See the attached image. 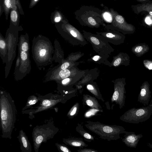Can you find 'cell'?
I'll list each match as a JSON object with an SVG mask.
<instances>
[{
    "label": "cell",
    "mask_w": 152,
    "mask_h": 152,
    "mask_svg": "<svg viewBox=\"0 0 152 152\" xmlns=\"http://www.w3.org/2000/svg\"><path fill=\"white\" fill-rule=\"evenodd\" d=\"M70 81V79L69 78H66L63 80L62 81V83L64 85H65L68 83Z\"/></svg>",
    "instance_id": "cell-34"
},
{
    "label": "cell",
    "mask_w": 152,
    "mask_h": 152,
    "mask_svg": "<svg viewBox=\"0 0 152 152\" xmlns=\"http://www.w3.org/2000/svg\"><path fill=\"white\" fill-rule=\"evenodd\" d=\"M77 151L78 152H98V151L94 149L86 148H80Z\"/></svg>",
    "instance_id": "cell-26"
},
{
    "label": "cell",
    "mask_w": 152,
    "mask_h": 152,
    "mask_svg": "<svg viewBox=\"0 0 152 152\" xmlns=\"http://www.w3.org/2000/svg\"><path fill=\"white\" fill-rule=\"evenodd\" d=\"M106 36L109 38H112L115 36V35L111 32H107L105 34Z\"/></svg>",
    "instance_id": "cell-32"
},
{
    "label": "cell",
    "mask_w": 152,
    "mask_h": 152,
    "mask_svg": "<svg viewBox=\"0 0 152 152\" xmlns=\"http://www.w3.org/2000/svg\"><path fill=\"white\" fill-rule=\"evenodd\" d=\"M53 122H50L34 128L32 135L34 148L35 152H38L39 148L43 142L52 138L58 131Z\"/></svg>",
    "instance_id": "cell-4"
},
{
    "label": "cell",
    "mask_w": 152,
    "mask_h": 152,
    "mask_svg": "<svg viewBox=\"0 0 152 152\" xmlns=\"http://www.w3.org/2000/svg\"><path fill=\"white\" fill-rule=\"evenodd\" d=\"M122 141L128 147L135 148L140 139L143 137L142 134H136L134 132L125 131Z\"/></svg>",
    "instance_id": "cell-9"
},
{
    "label": "cell",
    "mask_w": 152,
    "mask_h": 152,
    "mask_svg": "<svg viewBox=\"0 0 152 152\" xmlns=\"http://www.w3.org/2000/svg\"><path fill=\"white\" fill-rule=\"evenodd\" d=\"M79 109V104L76 103L72 107L67 114V116L70 118H72L77 114Z\"/></svg>",
    "instance_id": "cell-18"
},
{
    "label": "cell",
    "mask_w": 152,
    "mask_h": 152,
    "mask_svg": "<svg viewBox=\"0 0 152 152\" xmlns=\"http://www.w3.org/2000/svg\"><path fill=\"white\" fill-rule=\"evenodd\" d=\"M46 53V50L44 49L41 50L39 52V55L41 57H43L45 56Z\"/></svg>",
    "instance_id": "cell-31"
},
{
    "label": "cell",
    "mask_w": 152,
    "mask_h": 152,
    "mask_svg": "<svg viewBox=\"0 0 152 152\" xmlns=\"http://www.w3.org/2000/svg\"><path fill=\"white\" fill-rule=\"evenodd\" d=\"M20 144V149L22 152H31V144L25 133L23 130H21L17 137Z\"/></svg>",
    "instance_id": "cell-11"
},
{
    "label": "cell",
    "mask_w": 152,
    "mask_h": 152,
    "mask_svg": "<svg viewBox=\"0 0 152 152\" xmlns=\"http://www.w3.org/2000/svg\"><path fill=\"white\" fill-rule=\"evenodd\" d=\"M10 19L13 22H17L18 19V15L17 11L15 10H12L10 13Z\"/></svg>",
    "instance_id": "cell-21"
},
{
    "label": "cell",
    "mask_w": 152,
    "mask_h": 152,
    "mask_svg": "<svg viewBox=\"0 0 152 152\" xmlns=\"http://www.w3.org/2000/svg\"><path fill=\"white\" fill-rule=\"evenodd\" d=\"M82 102L84 105H87L92 108L103 111L102 106L95 96H92L88 94H83Z\"/></svg>",
    "instance_id": "cell-13"
},
{
    "label": "cell",
    "mask_w": 152,
    "mask_h": 152,
    "mask_svg": "<svg viewBox=\"0 0 152 152\" xmlns=\"http://www.w3.org/2000/svg\"><path fill=\"white\" fill-rule=\"evenodd\" d=\"M69 64L68 62H65L61 66V69H66L69 66Z\"/></svg>",
    "instance_id": "cell-30"
},
{
    "label": "cell",
    "mask_w": 152,
    "mask_h": 152,
    "mask_svg": "<svg viewBox=\"0 0 152 152\" xmlns=\"http://www.w3.org/2000/svg\"><path fill=\"white\" fill-rule=\"evenodd\" d=\"M131 8L133 12L136 14L143 12H147L152 17V2L151 1L145 3H142L135 5L131 6Z\"/></svg>",
    "instance_id": "cell-10"
},
{
    "label": "cell",
    "mask_w": 152,
    "mask_h": 152,
    "mask_svg": "<svg viewBox=\"0 0 152 152\" xmlns=\"http://www.w3.org/2000/svg\"><path fill=\"white\" fill-rule=\"evenodd\" d=\"M99 111L101 112L102 111L97 109L92 108V109L89 110L85 113V117L86 118L89 117L91 116L95 115L96 113Z\"/></svg>",
    "instance_id": "cell-23"
},
{
    "label": "cell",
    "mask_w": 152,
    "mask_h": 152,
    "mask_svg": "<svg viewBox=\"0 0 152 152\" xmlns=\"http://www.w3.org/2000/svg\"><path fill=\"white\" fill-rule=\"evenodd\" d=\"M143 63L145 67L149 70H152V60L148 59H144Z\"/></svg>",
    "instance_id": "cell-24"
},
{
    "label": "cell",
    "mask_w": 152,
    "mask_h": 152,
    "mask_svg": "<svg viewBox=\"0 0 152 152\" xmlns=\"http://www.w3.org/2000/svg\"><path fill=\"white\" fill-rule=\"evenodd\" d=\"M136 1L141 3H145L148 2L150 1H151V0H136Z\"/></svg>",
    "instance_id": "cell-36"
},
{
    "label": "cell",
    "mask_w": 152,
    "mask_h": 152,
    "mask_svg": "<svg viewBox=\"0 0 152 152\" xmlns=\"http://www.w3.org/2000/svg\"><path fill=\"white\" fill-rule=\"evenodd\" d=\"M63 99V98L59 96L55 99H45L42 101L40 104V106L38 107V109L34 112V113L50 108L60 102Z\"/></svg>",
    "instance_id": "cell-14"
},
{
    "label": "cell",
    "mask_w": 152,
    "mask_h": 152,
    "mask_svg": "<svg viewBox=\"0 0 152 152\" xmlns=\"http://www.w3.org/2000/svg\"><path fill=\"white\" fill-rule=\"evenodd\" d=\"M5 46V43L2 40H1L0 41V47L1 48L3 49L4 48Z\"/></svg>",
    "instance_id": "cell-33"
},
{
    "label": "cell",
    "mask_w": 152,
    "mask_h": 152,
    "mask_svg": "<svg viewBox=\"0 0 152 152\" xmlns=\"http://www.w3.org/2000/svg\"><path fill=\"white\" fill-rule=\"evenodd\" d=\"M0 107L2 136L11 139L16 119V110L14 102L9 94L1 93Z\"/></svg>",
    "instance_id": "cell-1"
},
{
    "label": "cell",
    "mask_w": 152,
    "mask_h": 152,
    "mask_svg": "<svg viewBox=\"0 0 152 152\" xmlns=\"http://www.w3.org/2000/svg\"><path fill=\"white\" fill-rule=\"evenodd\" d=\"M39 0H34V1L35 2H37Z\"/></svg>",
    "instance_id": "cell-39"
},
{
    "label": "cell",
    "mask_w": 152,
    "mask_h": 152,
    "mask_svg": "<svg viewBox=\"0 0 152 152\" xmlns=\"http://www.w3.org/2000/svg\"><path fill=\"white\" fill-rule=\"evenodd\" d=\"M38 98L35 96H30L28 100L24 109L29 108L32 105L35 104L38 101Z\"/></svg>",
    "instance_id": "cell-19"
},
{
    "label": "cell",
    "mask_w": 152,
    "mask_h": 152,
    "mask_svg": "<svg viewBox=\"0 0 152 152\" xmlns=\"http://www.w3.org/2000/svg\"><path fill=\"white\" fill-rule=\"evenodd\" d=\"M126 84L125 79H123L116 84L114 92L111 98V102H115L118 104L120 109L123 108L125 105L126 94L125 86Z\"/></svg>",
    "instance_id": "cell-7"
},
{
    "label": "cell",
    "mask_w": 152,
    "mask_h": 152,
    "mask_svg": "<svg viewBox=\"0 0 152 152\" xmlns=\"http://www.w3.org/2000/svg\"><path fill=\"white\" fill-rule=\"evenodd\" d=\"M150 49L148 45L144 43H140L133 46L132 51L137 56L140 57L148 52Z\"/></svg>",
    "instance_id": "cell-15"
},
{
    "label": "cell",
    "mask_w": 152,
    "mask_h": 152,
    "mask_svg": "<svg viewBox=\"0 0 152 152\" xmlns=\"http://www.w3.org/2000/svg\"><path fill=\"white\" fill-rule=\"evenodd\" d=\"M151 104H152V101H151Z\"/></svg>",
    "instance_id": "cell-40"
},
{
    "label": "cell",
    "mask_w": 152,
    "mask_h": 152,
    "mask_svg": "<svg viewBox=\"0 0 152 152\" xmlns=\"http://www.w3.org/2000/svg\"><path fill=\"white\" fill-rule=\"evenodd\" d=\"M74 14L75 18L83 26L96 27L104 24L102 11L92 6H83Z\"/></svg>",
    "instance_id": "cell-3"
},
{
    "label": "cell",
    "mask_w": 152,
    "mask_h": 152,
    "mask_svg": "<svg viewBox=\"0 0 152 152\" xmlns=\"http://www.w3.org/2000/svg\"><path fill=\"white\" fill-rule=\"evenodd\" d=\"M63 142L66 145L73 147H77L80 148L88 147V145L84 141L83 138L72 137L64 138Z\"/></svg>",
    "instance_id": "cell-12"
},
{
    "label": "cell",
    "mask_w": 152,
    "mask_h": 152,
    "mask_svg": "<svg viewBox=\"0 0 152 152\" xmlns=\"http://www.w3.org/2000/svg\"><path fill=\"white\" fill-rule=\"evenodd\" d=\"M110 12L112 16V21L109 26H113L125 34H132L135 31V27L128 23L124 17L113 9L110 8Z\"/></svg>",
    "instance_id": "cell-6"
},
{
    "label": "cell",
    "mask_w": 152,
    "mask_h": 152,
    "mask_svg": "<svg viewBox=\"0 0 152 152\" xmlns=\"http://www.w3.org/2000/svg\"><path fill=\"white\" fill-rule=\"evenodd\" d=\"M56 145L60 151L63 152H71L72 151L66 145L60 144L58 143H56Z\"/></svg>",
    "instance_id": "cell-20"
},
{
    "label": "cell",
    "mask_w": 152,
    "mask_h": 152,
    "mask_svg": "<svg viewBox=\"0 0 152 152\" xmlns=\"http://www.w3.org/2000/svg\"><path fill=\"white\" fill-rule=\"evenodd\" d=\"M99 56H96L93 58V59L95 61H97L99 59Z\"/></svg>",
    "instance_id": "cell-37"
},
{
    "label": "cell",
    "mask_w": 152,
    "mask_h": 152,
    "mask_svg": "<svg viewBox=\"0 0 152 152\" xmlns=\"http://www.w3.org/2000/svg\"><path fill=\"white\" fill-rule=\"evenodd\" d=\"M147 145L150 148H152V144L150 142H148L147 143Z\"/></svg>",
    "instance_id": "cell-38"
},
{
    "label": "cell",
    "mask_w": 152,
    "mask_h": 152,
    "mask_svg": "<svg viewBox=\"0 0 152 152\" xmlns=\"http://www.w3.org/2000/svg\"><path fill=\"white\" fill-rule=\"evenodd\" d=\"M84 126L101 139L108 141L119 139L120 134L124 133L125 131V129L122 126L106 124L99 121H88Z\"/></svg>",
    "instance_id": "cell-2"
},
{
    "label": "cell",
    "mask_w": 152,
    "mask_h": 152,
    "mask_svg": "<svg viewBox=\"0 0 152 152\" xmlns=\"http://www.w3.org/2000/svg\"><path fill=\"white\" fill-rule=\"evenodd\" d=\"M114 0V1H115V0Z\"/></svg>",
    "instance_id": "cell-41"
},
{
    "label": "cell",
    "mask_w": 152,
    "mask_h": 152,
    "mask_svg": "<svg viewBox=\"0 0 152 152\" xmlns=\"http://www.w3.org/2000/svg\"><path fill=\"white\" fill-rule=\"evenodd\" d=\"M88 90L94 95V96L102 102L104 101L102 94L97 89L92 85L88 84L87 86Z\"/></svg>",
    "instance_id": "cell-17"
},
{
    "label": "cell",
    "mask_w": 152,
    "mask_h": 152,
    "mask_svg": "<svg viewBox=\"0 0 152 152\" xmlns=\"http://www.w3.org/2000/svg\"><path fill=\"white\" fill-rule=\"evenodd\" d=\"M20 56L23 60H26L27 57V55L26 51H21L20 53Z\"/></svg>",
    "instance_id": "cell-27"
},
{
    "label": "cell",
    "mask_w": 152,
    "mask_h": 152,
    "mask_svg": "<svg viewBox=\"0 0 152 152\" xmlns=\"http://www.w3.org/2000/svg\"><path fill=\"white\" fill-rule=\"evenodd\" d=\"M4 4L5 8L7 10L10 9L11 5L10 0H4Z\"/></svg>",
    "instance_id": "cell-25"
},
{
    "label": "cell",
    "mask_w": 152,
    "mask_h": 152,
    "mask_svg": "<svg viewBox=\"0 0 152 152\" xmlns=\"http://www.w3.org/2000/svg\"><path fill=\"white\" fill-rule=\"evenodd\" d=\"M70 74V71L67 69H62L59 72V75L63 79L69 77Z\"/></svg>",
    "instance_id": "cell-22"
},
{
    "label": "cell",
    "mask_w": 152,
    "mask_h": 152,
    "mask_svg": "<svg viewBox=\"0 0 152 152\" xmlns=\"http://www.w3.org/2000/svg\"><path fill=\"white\" fill-rule=\"evenodd\" d=\"M137 101L143 104L145 106H148L151 97L150 85L148 82H144L141 85Z\"/></svg>",
    "instance_id": "cell-8"
},
{
    "label": "cell",
    "mask_w": 152,
    "mask_h": 152,
    "mask_svg": "<svg viewBox=\"0 0 152 152\" xmlns=\"http://www.w3.org/2000/svg\"><path fill=\"white\" fill-rule=\"evenodd\" d=\"M75 130L82 136L85 141L88 142H91L94 140V137L86 131L83 128V126L80 123L77 124Z\"/></svg>",
    "instance_id": "cell-16"
},
{
    "label": "cell",
    "mask_w": 152,
    "mask_h": 152,
    "mask_svg": "<svg viewBox=\"0 0 152 152\" xmlns=\"http://www.w3.org/2000/svg\"><path fill=\"white\" fill-rule=\"evenodd\" d=\"M21 48L23 51H27L28 48V44L26 42H24L22 45Z\"/></svg>",
    "instance_id": "cell-28"
},
{
    "label": "cell",
    "mask_w": 152,
    "mask_h": 152,
    "mask_svg": "<svg viewBox=\"0 0 152 152\" xmlns=\"http://www.w3.org/2000/svg\"><path fill=\"white\" fill-rule=\"evenodd\" d=\"M61 20V18L60 16L56 17L54 19V21L56 22H59Z\"/></svg>",
    "instance_id": "cell-35"
},
{
    "label": "cell",
    "mask_w": 152,
    "mask_h": 152,
    "mask_svg": "<svg viewBox=\"0 0 152 152\" xmlns=\"http://www.w3.org/2000/svg\"><path fill=\"white\" fill-rule=\"evenodd\" d=\"M152 114V104L138 108L134 107L128 110L120 117L121 120L132 124H139L145 122Z\"/></svg>",
    "instance_id": "cell-5"
},
{
    "label": "cell",
    "mask_w": 152,
    "mask_h": 152,
    "mask_svg": "<svg viewBox=\"0 0 152 152\" xmlns=\"http://www.w3.org/2000/svg\"><path fill=\"white\" fill-rule=\"evenodd\" d=\"M91 40L92 42L95 45H98L99 43V40L95 37H91Z\"/></svg>",
    "instance_id": "cell-29"
}]
</instances>
